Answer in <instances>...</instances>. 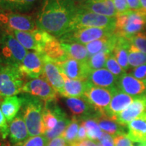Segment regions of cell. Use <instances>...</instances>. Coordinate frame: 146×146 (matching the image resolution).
<instances>
[{
  "mask_svg": "<svg viewBox=\"0 0 146 146\" xmlns=\"http://www.w3.org/2000/svg\"><path fill=\"white\" fill-rule=\"evenodd\" d=\"M27 50L12 34L5 31L0 44V56L5 65L18 67L27 56Z\"/></svg>",
  "mask_w": 146,
  "mask_h": 146,
  "instance_id": "8992f818",
  "label": "cell"
},
{
  "mask_svg": "<svg viewBox=\"0 0 146 146\" xmlns=\"http://www.w3.org/2000/svg\"><path fill=\"white\" fill-rule=\"evenodd\" d=\"M22 106L23 98L21 96H14L3 98L0 104V108L8 123H11L17 116L18 112L21 110Z\"/></svg>",
  "mask_w": 146,
  "mask_h": 146,
  "instance_id": "4316f807",
  "label": "cell"
},
{
  "mask_svg": "<svg viewBox=\"0 0 146 146\" xmlns=\"http://www.w3.org/2000/svg\"><path fill=\"white\" fill-rule=\"evenodd\" d=\"M1 101H0V104ZM0 133L5 139H7V137L9 136V125H8V121L1 108H0Z\"/></svg>",
  "mask_w": 146,
  "mask_h": 146,
  "instance_id": "60d3db41",
  "label": "cell"
},
{
  "mask_svg": "<svg viewBox=\"0 0 146 146\" xmlns=\"http://www.w3.org/2000/svg\"><path fill=\"white\" fill-rule=\"evenodd\" d=\"M105 67L107 70H108L111 73H112L118 78L123 76V74H125V73H127L126 71L120 66V65L118 64L117 60H116L112 54L110 55L109 58H108L106 62Z\"/></svg>",
  "mask_w": 146,
  "mask_h": 146,
  "instance_id": "8d00e7d4",
  "label": "cell"
},
{
  "mask_svg": "<svg viewBox=\"0 0 146 146\" xmlns=\"http://www.w3.org/2000/svg\"><path fill=\"white\" fill-rule=\"evenodd\" d=\"M135 98L120 91L116 87L109 106L106 110L105 114L109 117L114 118L116 115L120 114L122 111L131 105Z\"/></svg>",
  "mask_w": 146,
  "mask_h": 146,
  "instance_id": "d6986e66",
  "label": "cell"
},
{
  "mask_svg": "<svg viewBox=\"0 0 146 146\" xmlns=\"http://www.w3.org/2000/svg\"><path fill=\"white\" fill-rule=\"evenodd\" d=\"M18 69L25 77L39 78L43 70V56L36 52H28Z\"/></svg>",
  "mask_w": 146,
  "mask_h": 146,
  "instance_id": "5bb4252c",
  "label": "cell"
},
{
  "mask_svg": "<svg viewBox=\"0 0 146 146\" xmlns=\"http://www.w3.org/2000/svg\"><path fill=\"white\" fill-rule=\"evenodd\" d=\"M61 44L68 58L82 62H86L89 58V53L85 45L77 43H61Z\"/></svg>",
  "mask_w": 146,
  "mask_h": 146,
  "instance_id": "4dcf8cb0",
  "label": "cell"
},
{
  "mask_svg": "<svg viewBox=\"0 0 146 146\" xmlns=\"http://www.w3.org/2000/svg\"><path fill=\"white\" fill-rule=\"evenodd\" d=\"M48 140L43 135L29 137L25 141L21 142L12 146H46Z\"/></svg>",
  "mask_w": 146,
  "mask_h": 146,
  "instance_id": "74e56055",
  "label": "cell"
},
{
  "mask_svg": "<svg viewBox=\"0 0 146 146\" xmlns=\"http://www.w3.org/2000/svg\"><path fill=\"white\" fill-rule=\"evenodd\" d=\"M70 146H98V143L96 141L87 139L83 140V141H76L75 143H72Z\"/></svg>",
  "mask_w": 146,
  "mask_h": 146,
  "instance_id": "c3c4849f",
  "label": "cell"
},
{
  "mask_svg": "<svg viewBox=\"0 0 146 146\" xmlns=\"http://www.w3.org/2000/svg\"><path fill=\"white\" fill-rule=\"evenodd\" d=\"M63 75L64 86L60 95L64 98H81L84 96L89 85L87 80L71 79Z\"/></svg>",
  "mask_w": 146,
  "mask_h": 146,
  "instance_id": "cb8c5ba5",
  "label": "cell"
},
{
  "mask_svg": "<svg viewBox=\"0 0 146 146\" xmlns=\"http://www.w3.org/2000/svg\"><path fill=\"white\" fill-rule=\"evenodd\" d=\"M95 119L98 122L102 131L110 135L111 136L115 137L118 135L125 134L127 133L126 127L120 125L116 120L106 114H98L95 117Z\"/></svg>",
  "mask_w": 146,
  "mask_h": 146,
  "instance_id": "f1b7e54d",
  "label": "cell"
},
{
  "mask_svg": "<svg viewBox=\"0 0 146 146\" xmlns=\"http://www.w3.org/2000/svg\"><path fill=\"white\" fill-rule=\"evenodd\" d=\"M43 122L45 131H52L57 125L58 119L49 103H45L43 112Z\"/></svg>",
  "mask_w": 146,
  "mask_h": 146,
  "instance_id": "d6a6232c",
  "label": "cell"
},
{
  "mask_svg": "<svg viewBox=\"0 0 146 146\" xmlns=\"http://www.w3.org/2000/svg\"><path fill=\"white\" fill-rule=\"evenodd\" d=\"M145 95H146V94H145Z\"/></svg>",
  "mask_w": 146,
  "mask_h": 146,
  "instance_id": "91938a15",
  "label": "cell"
},
{
  "mask_svg": "<svg viewBox=\"0 0 146 146\" xmlns=\"http://www.w3.org/2000/svg\"><path fill=\"white\" fill-rule=\"evenodd\" d=\"M118 78L106 68L91 71L87 81L92 85L106 89L116 87Z\"/></svg>",
  "mask_w": 146,
  "mask_h": 146,
  "instance_id": "ffe728a7",
  "label": "cell"
},
{
  "mask_svg": "<svg viewBox=\"0 0 146 146\" xmlns=\"http://www.w3.org/2000/svg\"><path fill=\"white\" fill-rule=\"evenodd\" d=\"M116 88V87L113 89L102 88L94 86L89 83L83 97L90 103L98 113L105 114Z\"/></svg>",
  "mask_w": 146,
  "mask_h": 146,
  "instance_id": "9c48e42d",
  "label": "cell"
},
{
  "mask_svg": "<svg viewBox=\"0 0 146 146\" xmlns=\"http://www.w3.org/2000/svg\"><path fill=\"white\" fill-rule=\"evenodd\" d=\"M60 72L71 79L87 80L91 70L86 62H82L74 59H68L56 63Z\"/></svg>",
  "mask_w": 146,
  "mask_h": 146,
  "instance_id": "4fadbf2b",
  "label": "cell"
},
{
  "mask_svg": "<svg viewBox=\"0 0 146 146\" xmlns=\"http://www.w3.org/2000/svg\"><path fill=\"white\" fill-rule=\"evenodd\" d=\"M137 146H146V143H139Z\"/></svg>",
  "mask_w": 146,
  "mask_h": 146,
  "instance_id": "11a10c76",
  "label": "cell"
},
{
  "mask_svg": "<svg viewBox=\"0 0 146 146\" xmlns=\"http://www.w3.org/2000/svg\"><path fill=\"white\" fill-rule=\"evenodd\" d=\"M81 123L83 124L86 129L87 139L94 141H98L101 137L103 131L100 129L95 117L87 118L82 120Z\"/></svg>",
  "mask_w": 146,
  "mask_h": 146,
  "instance_id": "1f68e13d",
  "label": "cell"
},
{
  "mask_svg": "<svg viewBox=\"0 0 146 146\" xmlns=\"http://www.w3.org/2000/svg\"><path fill=\"white\" fill-rule=\"evenodd\" d=\"M46 146H70V145L62 136H60L47 141Z\"/></svg>",
  "mask_w": 146,
  "mask_h": 146,
  "instance_id": "f6af8a7d",
  "label": "cell"
},
{
  "mask_svg": "<svg viewBox=\"0 0 146 146\" xmlns=\"http://www.w3.org/2000/svg\"><path fill=\"white\" fill-rule=\"evenodd\" d=\"M145 30H146V29H145Z\"/></svg>",
  "mask_w": 146,
  "mask_h": 146,
  "instance_id": "680465c9",
  "label": "cell"
},
{
  "mask_svg": "<svg viewBox=\"0 0 146 146\" xmlns=\"http://www.w3.org/2000/svg\"><path fill=\"white\" fill-rule=\"evenodd\" d=\"M87 139V135L86 129H85V126L83 125V124L81 123L79 129H78L76 141H83V140Z\"/></svg>",
  "mask_w": 146,
  "mask_h": 146,
  "instance_id": "bcb514c9",
  "label": "cell"
},
{
  "mask_svg": "<svg viewBox=\"0 0 146 146\" xmlns=\"http://www.w3.org/2000/svg\"><path fill=\"white\" fill-rule=\"evenodd\" d=\"M24 76L18 67L4 65L0 69V97L17 96L22 93L25 84Z\"/></svg>",
  "mask_w": 146,
  "mask_h": 146,
  "instance_id": "5b68a950",
  "label": "cell"
},
{
  "mask_svg": "<svg viewBox=\"0 0 146 146\" xmlns=\"http://www.w3.org/2000/svg\"><path fill=\"white\" fill-rule=\"evenodd\" d=\"M23 106L21 114L28 129L30 137L45 133L43 122V112L45 102L36 97L28 94L21 95Z\"/></svg>",
  "mask_w": 146,
  "mask_h": 146,
  "instance_id": "7a4b0ae2",
  "label": "cell"
},
{
  "mask_svg": "<svg viewBox=\"0 0 146 146\" xmlns=\"http://www.w3.org/2000/svg\"><path fill=\"white\" fill-rule=\"evenodd\" d=\"M131 44L129 40L123 36H118L117 42L112 52V54L114 55L118 64L125 71L128 70L130 68L128 57H129V49Z\"/></svg>",
  "mask_w": 146,
  "mask_h": 146,
  "instance_id": "f546056e",
  "label": "cell"
},
{
  "mask_svg": "<svg viewBox=\"0 0 146 146\" xmlns=\"http://www.w3.org/2000/svg\"><path fill=\"white\" fill-rule=\"evenodd\" d=\"M5 31L1 28V25H0V44L1 43V41H2L3 36V34H4Z\"/></svg>",
  "mask_w": 146,
  "mask_h": 146,
  "instance_id": "816d5d0a",
  "label": "cell"
},
{
  "mask_svg": "<svg viewBox=\"0 0 146 146\" xmlns=\"http://www.w3.org/2000/svg\"><path fill=\"white\" fill-rule=\"evenodd\" d=\"M39 0H0V10L26 13L33 10Z\"/></svg>",
  "mask_w": 146,
  "mask_h": 146,
  "instance_id": "83f0119b",
  "label": "cell"
},
{
  "mask_svg": "<svg viewBox=\"0 0 146 146\" xmlns=\"http://www.w3.org/2000/svg\"><path fill=\"white\" fill-rule=\"evenodd\" d=\"M127 135L133 143H146V116L132 120L127 126Z\"/></svg>",
  "mask_w": 146,
  "mask_h": 146,
  "instance_id": "d4e9b609",
  "label": "cell"
},
{
  "mask_svg": "<svg viewBox=\"0 0 146 146\" xmlns=\"http://www.w3.org/2000/svg\"><path fill=\"white\" fill-rule=\"evenodd\" d=\"M146 12L141 10H129L116 16L114 33L129 40L135 35L145 31Z\"/></svg>",
  "mask_w": 146,
  "mask_h": 146,
  "instance_id": "3957f363",
  "label": "cell"
},
{
  "mask_svg": "<svg viewBox=\"0 0 146 146\" xmlns=\"http://www.w3.org/2000/svg\"><path fill=\"white\" fill-rule=\"evenodd\" d=\"M114 29L98 27H87L70 31L58 38L61 43H77L86 45L96 40L112 35Z\"/></svg>",
  "mask_w": 146,
  "mask_h": 146,
  "instance_id": "52a82bcc",
  "label": "cell"
},
{
  "mask_svg": "<svg viewBox=\"0 0 146 146\" xmlns=\"http://www.w3.org/2000/svg\"><path fill=\"white\" fill-rule=\"evenodd\" d=\"M45 32L37 29L31 32L14 31L8 33L12 34L25 49L41 54Z\"/></svg>",
  "mask_w": 146,
  "mask_h": 146,
  "instance_id": "7c38bea8",
  "label": "cell"
},
{
  "mask_svg": "<svg viewBox=\"0 0 146 146\" xmlns=\"http://www.w3.org/2000/svg\"><path fill=\"white\" fill-rule=\"evenodd\" d=\"M4 65H5V64H3V60H2V59H1V56H0V69H1V67H2L3 66H4Z\"/></svg>",
  "mask_w": 146,
  "mask_h": 146,
  "instance_id": "db71d44e",
  "label": "cell"
},
{
  "mask_svg": "<svg viewBox=\"0 0 146 146\" xmlns=\"http://www.w3.org/2000/svg\"><path fill=\"white\" fill-rule=\"evenodd\" d=\"M129 74L140 81H144L146 78V64L133 68Z\"/></svg>",
  "mask_w": 146,
  "mask_h": 146,
  "instance_id": "b9f144b4",
  "label": "cell"
},
{
  "mask_svg": "<svg viewBox=\"0 0 146 146\" xmlns=\"http://www.w3.org/2000/svg\"><path fill=\"white\" fill-rule=\"evenodd\" d=\"M118 36L114 33L112 35L102 38L85 45L89 57L99 52H106L112 54L115 45L117 42Z\"/></svg>",
  "mask_w": 146,
  "mask_h": 146,
  "instance_id": "484cf974",
  "label": "cell"
},
{
  "mask_svg": "<svg viewBox=\"0 0 146 146\" xmlns=\"http://www.w3.org/2000/svg\"><path fill=\"white\" fill-rule=\"evenodd\" d=\"M65 103L70 111L72 117L81 121L89 118L96 117L100 114L84 97L66 98Z\"/></svg>",
  "mask_w": 146,
  "mask_h": 146,
  "instance_id": "9a60e30c",
  "label": "cell"
},
{
  "mask_svg": "<svg viewBox=\"0 0 146 146\" xmlns=\"http://www.w3.org/2000/svg\"><path fill=\"white\" fill-rule=\"evenodd\" d=\"M116 17H108L80 8L77 10L70 25V31L76 29L87 27L109 28L115 30Z\"/></svg>",
  "mask_w": 146,
  "mask_h": 146,
  "instance_id": "277c9868",
  "label": "cell"
},
{
  "mask_svg": "<svg viewBox=\"0 0 146 146\" xmlns=\"http://www.w3.org/2000/svg\"><path fill=\"white\" fill-rule=\"evenodd\" d=\"M114 146H134L133 142L128 137L127 133L113 137Z\"/></svg>",
  "mask_w": 146,
  "mask_h": 146,
  "instance_id": "ab89813d",
  "label": "cell"
},
{
  "mask_svg": "<svg viewBox=\"0 0 146 146\" xmlns=\"http://www.w3.org/2000/svg\"><path fill=\"white\" fill-rule=\"evenodd\" d=\"M55 102L56 101L47 102V103L50 104L51 107L52 108L53 110L56 113L58 119V122L56 127L52 131H45L44 134H43V135L46 137L48 141L52 140V139L57 137L62 136V135L64 132L66 127H68L71 122V119L68 118L66 113L59 106L56 104Z\"/></svg>",
  "mask_w": 146,
  "mask_h": 146,
  "instance_id": "603a6c76",
  "label": "cell"
},
{
  "mask_svg": "<svg viewBox=\"0 0 146 146\" xmlns=\"http://www.w3.org/2000/svg\"><path fill=\"white\" fill-rule=\"evenodd\" d=\"M96 142L98 146H114V137L104 132H103L101 137Z\"/></svg>",
  "mask_w": 146,
  "mask_h": 146,
  "instance_id": "7bdbcfd3",
  "label": "cell"
},
{
  "mask_svg": "<svg viewBox=\"0 0 146 146\" xmlns=\"http://www.w3.org/2000/svg\"><path fill=\"white\" fill-rule=\"evenodd\" d=\"M81 123V120L72 117L70 123L69 124L64 132L62 135V136L65 139V140L70 146L76 141L78 129H79Z\"/></svg>",
  "mask_w": 146,
  "mask_h": 146,
  "instance_id": "e575fe53",
  "label": "cell"
},
{
  "mask_svg": "<svg viewBox=\"0 0 146 146\" xmlns=\"http://www.w3.org/2000/svg\"><path fill=\"white\" fill-rule=\"evenodd\" d=\"M75 3H77V4H79V3H82L83 2H85V1H87V0H73Z\"/></svg>",
  "mask_w": 146,
  "mask_h": 146,
  "instance_id": "f5cc1de1",
  "label": "cell"
},
{
  "mask_svg": "<svg viewBox=\"0 0 146 146\" xmlns=\"http://www.w3.org/2000/svg\"><path fill=\"white\" fill-rule=\"evenodd\" d=\"M140 3H141V10L146 12V0H140Z\"/></svg>",
  "mask_w": 146,
  "mask_h": 146,
  "instance_id": "f907efd6",
  "label": "cell"
},
{
  "mask_svg": "<svg viewBox=\"0 0 146 146\" xmlns=\"http://www.w3.org/2000/svg\"><path fill=\"white\" fill-rule=\"evenodd\" d=\"M41 54L43 57L46 58L55 63L68 59L59 39L47 32L45 33Z\"/></svg>",
  "mask_w": 146,
  "mask_h": 146,
  "instance_id": "2e32d148",
  "label": "cell"
},
{
  "mask_svg": "<svg viewBox=\"0 0 146 146\" xmlns=\"http://www.w3.org/2000/svg\"><path fill=\"white\" fill-rule=\"evenodd\" d=\"M29 135L28 129L20 113L9 124V138L12 145H14L27 140Z\"/></svg>",
  "mask_w": 146,
  "mask_h": 146,
  "instance_id": "7402d4cb",
  "label": "cell"
},
{
  "mask_svg": "<svg viewBox=\"0 0 146 146\" xmlns=\"http://www.w3.org/2000/svg\"><path fill=\"white\" fill-rule=\"evenodd\" d=\"M22 93L36 97L45 103L56 101L58 93L50 83L43 78H33L24 84Z\"/></svg>",
  "mask_w": 146,
  "mask_h": 146,
  "instance_id": "30bf717a",
  "label": "cell"
},
{
  "mask_svg": "<svg viewBox=\"0 0 146 146\" xmlns=\"http://www.w3.org/2000/svg\"><path fill=\"white\" fill-rule=\"evenodd\" d=\"M0 146H12L10 141H8L3 138L1 133H0Z\"/></svg>",
  "mask_w": 146,
  "mask_h": 146,
  "instance_id": "681fc988",
  "label": "cell"
},
{
  "mask_svg": "<svg viewBox=\"0 0 146 146\" xmlns=\"http://www.w3.org/2000/svg\"><path fill=\"white\" fill-rule=\"evenodd\" d=\"M116 87L129 96L137 98L146 94V85L143 81L125 73L118 78Z\"/></svg>",
  "mask_w": 146,
  "mask_h": 146,
  "instance_id": "e0dca14e",
  "label": "cell"
},
{
  "mask_svg": "<svg viewBox=\"0 0 146 146\" xmlns=\"http://www.w3.org/2000/svg\"><path fill=\"white\" fill-rule=\"evenodd\" d=\"M77 5L85 10L108 17H116L117 15L112 0H87Z\"/></svg>",
  "mask_w": 146,
  "mask_h": 146,
  "instance_id": "44dd1931",
  "label": "cell"
},
{
  "mask_svg": "<svg viewBox=\"0 0 146 146\" xmlns=\"http://www.w3.org/2000/svg\"><path fill=\"white\" fill-rule=\"evenodd\" d=\"M129 41L138 50L146 54V31L135 35L129 39Z\"/></svg>",
  "mask_w": 146,
  "mask_h": 146,
  "instance_id": "f35d334b",
  "label": "cell"
},
{
  "mask_svg": "<svg viewBox=\"0 0 146 146\" xmlns=\"http://www.w3.org/2000/svg\"><path fill=\"white\" fill-rule=\"evenodd\" d=\"M129 10H141L140 0H127Z\"/></svg>",
  "mask_w": 146,
  "mask_h": 146,
  "instance_id": "7dc6e473",
  "label": "cell"
},
{
  "mask_svg": "<svg viewBox=\"0 0 146 146\" xmlns=\"http://www.w3.org/2000/svg\"><path fill=\"white\" fill-rule=\"evenodd\" d=\"M110 54L106 52H99L90 56L87 63L91 71L98 70L105 67L106 62Z\"/></svg>",
  "mask_w": 146,
  "mask_h": 146,
  "instance_id": "d590c367",
  "label": "cell"
},
{
  "mask_svg": "<svg viewBox=\"0 0 146 146\" xmlns=\"http://www.w3.org/2000/svg\"><path fill=\"white\" fill-rule=\"evenodd\" d=\"M128 60L130 68H133L141 65L146 64V54L131 44L129 49Z\"/></svg>",
  "mask_w": 146,
  "mask_h": 146,
  "instance_id": "836d02e7",
  "label": "cell"
},
{
  "mask_svg": "<svg viewBox=\"0 0 146 146\" xmlns=\"http://www.w3.org/2000/svg\"><path fill=\"white\" fill-rule=\"evenodd\" d=\"M0 25L4 31L10 32H31L39 29L32 16L18 12L0 10Z\"/></svg>",
  "mask_w": 146,
  "mask_h": 146,
  "instance_id": "ba28073f",
  "label": "cell"
},
{
  "mask_svg": "<svg viewBox=\"0 0 146 146\" xmlns=\"http://www.w3.org/2000/svg\"><path fill=\"white\" fill-rule=\"evenodd\" d=\"M43 70L42 78L50 84L51 86L60 94L64 86V79L59 68L54 62L43 57Z\"/></svg>",
  "mask_w": 146,
  "mask_h": 146,
  "instance_id": "ac0fdd59",
  "label": "cell"
},
{
  "mask_svg": "<svg viewBox=\"0 0 146 146\" xmlns=\"http://www.w3.org/2000/svg\"><path fill=\"white\" fill-rule=\"evenodd\" d=\"M1 100H2V98H1V97H0V101H1Z\"/></svg>",
  "mask_w": 146,
  "mask_h": 146,
  "instance_id": "6f0895ef",
  "label": "cell"
},
{
  "mask_svg": "<svg viewBox=\"0 0 146 146\" xmlns=\"http://www.w3.org/2000/svg\"><path fill=\"white\" fill-rule=\"evenodd\" d=\"M118 14H122L129 10L127 0H112Z\"/></svg>",
  "mask_w": 146,
  "mask_h": 146,
  "instance_id": "ee69618b",
  "label": "cell"
},
{
  "mask_svg": "<svg viewBox=\"0 0 146 146\" xmlns=\"http://www.w3.org/2000/svg\"><path fill=\"white\" fill-rule=\"evenodd\" d=\"M144 83H145V85H146V78H145V80H144Z\"/></svg>",
  "mask_w": 146,
  "mask_h": 146,
  "instance_id": "9f6ffc18",
  "label": "cell"
},
{
  "mask_svg": "<svg viewBox=\"0 0 146 146\" xmlns=\"http://www.w3.org/2000/svg\"><path fill=\"white\" fill-rule=\"evenodd\" d=\"M77 10L73 0H43L36 23L39 29L60 38L70 31V25Z\"/></svg>",
  "mask_w": 146,
  "mask_h": 146,
  "instance_id": "6da1fadb",
  "label": "cell"
},
{
  "mask_svg": "<svg viewBox=\"0 0 146 146\" xmlns=\"http://www.w3.org/2000/svg\"><path fill=\"white\" fill-rule=\"evenodd\" d=\"M143 116H146V95L136 98L131 105L112 119L127 127L132 120Z\"/></svg>",
  "mask_w": 146,
  "mask_h": 146,
  "instance_id": "8fae6325",
  "label": "cell"
}]
</instances>
